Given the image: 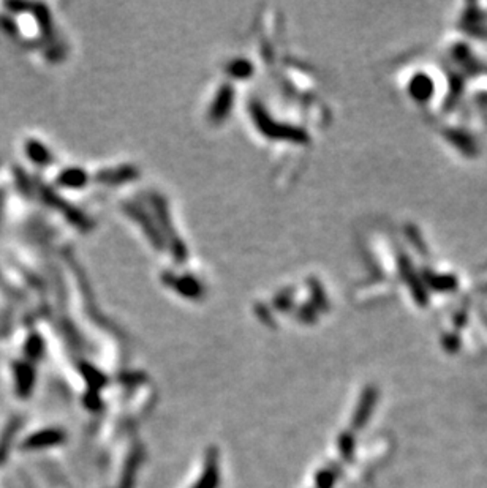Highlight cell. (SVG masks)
Wrapping results in <instances>:
<instances>
[{
	"label": "cell",
	"instance_id": "obj_5",
	"mask_svg": "<svg viewBox=\"0 0 487 488\" xmlns=\"http://www.w3.org/2000/svg\"><path fill=\"white\" fill-rule=\"evenodd\" d=\"M141 460H143V453H139L138 451L135 452L132 458L128 460L127 469H126V473H123V478H122V488H132L135 474H137V468L139 467Z\"/></svg>",
	"mask_w": 487,
	"mask_h": 488
},
{
	"label": "cell",
	"instance_id": "obj_3",
	"mask_svg": "<svg viewBox=\"0 0 487 488\" xmlns=\"http://www.w3.org/2000/svg\"><path fill=\"white\" fill-rule=\"evenodd\" d=\"M15 374H16V390H18L19 397L26 399V397L31 395L33 379H35L32 367L29 364H24V362H18L15 367Z\"/></svg>",
	"mask_w": 487,
	"mask_h": 488
},
{
	"label": "cell",
	"instance_id": "obj_8",
	"mask_svg": "<svg viewBox=\"0 0 487 488\" xmlns=\"http://www.w3.org/2000/svg\"><path fill=\"white\" fill-rule=\"evenodd\" d=\"M90 374H94V370H90V372H89V374L86 373V376H87L89 379H90V378L94 379V376H90ZM95 374H97V383H92V389H94V390H95V389H100L101 385L105 384V378L101 376V374H99V373H95ZM94 381H95V379H94Z\"/></svg>",
	"mask_w": 487,
	"mask_h": 488
},
{
	"label": "cell",
	"instance_id": "obj_2",
	"mask_svg": "<svg viewBox=\"0 0 487 488\" xmlns=\"http://www.w3.org/2000/svg\"><path fill=\"white\" fill-rule=\"evenodd\" d=\"M219 487V453L215 449H209L206 460V471L194 488H217Z\"/></svg>",
	"mask_w": 487,
	"mask_h": 488
},
{
	"label": "cell",
	"instance_id": "obj_1",
	"mask_svg": "<svg viewBox=\"0 0 487 488\" xmlns=\"http://www.w3.org/2000/svg\"><path fill=\"white\" fill-rule=\"evenodd\" d=\"M65 439V433L60 430H43L38 433H33L24 442H22V449H43V447L58 446Z\"/></svg>",
	"mask_w": 487,
	"mask_h": 488
},
{
	"label": "cell",
	"instance_id": "obj_4",
	"mask_svg": "<svg viewBox=\"0 0 487 488\" xmlns=\"http://www.w3.org/2000/svg\"><path fill=\"white\" fill-rule=\"evenodd\" d=\"M19 427H21V419H13V421L8 424V427L5 428L2 438H0V462H3L5 457H7L11 441L15 439Z\"/></svg>",
	"mask_w": 487,
	"mask_h": 488
},
{
	"label": "cell",
	"instance_id": "obj_7",
	"mask_svg": "<svg viewBox=\"0 0 487 488\" xmlns=\"http://www.w3.org/2000/svg\"><path fill=\"white\" fill-rule=\"evenodd\" d=\"M40 348H42V343H40V340L33 338V340H31L29 346H27V353H29L31 357H38L40 356Z\"/></svg>",
	"mask_w": 487,
	"mask_h": 488
},
{
	"label": "cell",
	"instance_id": "obj_6",
	"mask_svg": "<svg viewBox=\"0 0 487 488\" xmlns=\"http://www.w3.org/2000/svg\"><path fill=\"white\" fill-rule=\"evenodd\" d=\"M86 405L90 408V410H99L101 405L99 395L95 392H89V395L86 397Z\"/></svg>",
	"mask_w": 487,
	"mask_h": 488
}]
</instances>
